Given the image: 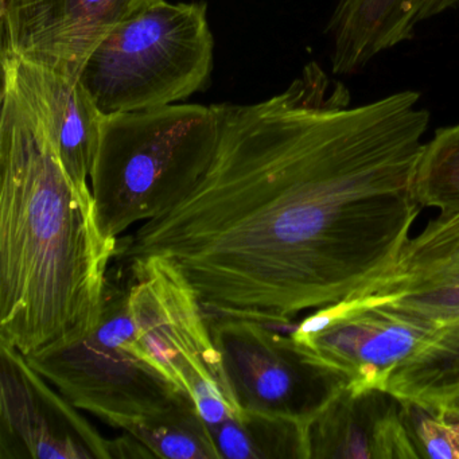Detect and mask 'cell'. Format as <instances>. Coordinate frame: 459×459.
Here are the masks:
<instances>
[{"instance_id": "cell-3", "label": "cell", "mask_w": 459, "mask_h": 459, "mask_svg": "<svg viewBox=\"0 0 459 459\" xmlns=\"http://www.w3.org/2000/svg\"><path fill=\"white\" fill-rule=\"evenodd\" d=\"M219 136L214 106L103 117L91 189L104 235L119 240L184 200L211 168Z\"/></svg>"}, {"instance_id": "cell-17", "label": "cell", "mask_w": 459, "mask_h": 459, "mask_svg": "<svg viewBox=\"0 0 459 459\" xmlns=\"http://www.w3.org/2000/svg\"><path fill=\"white\" fill-rule=\"evenodd\" d=\"M415 195L421 208L439 217L459 212V125L440 128L424 143L415 173Z\"/></svg>"}, {"instance_id": "cell-15", "label": "cell", "mask_w": 459, "mask_h": 459, "mask_svg": "<svg viewBox=\"0 0 459 459\" xmlns=\"http://www.w3.org/2000/svg\"><path fill=\"white\" fill-rule=\"evenodd\" d=\"M399 402L432 412H448L459 403V318L437 327L386 381Z\"/></svg>"}, {"instance_id": "cell-16", "label": "cell", "mask_w": 459, "mask_h": 459, "mask_svg": "<svg viewBox=\"0 0 459 459\" xmlns=\"http://www.w3.org/2000/svg\"><path fill=\"white\" fill-rule=\"evenodd\" d=\"M115 429L133 435L155 458L221 459L208 424L186 392L169 407L120 421Z\"/></svg>"}, {"instance_id": "cell-11", "label": "cell", "mask_w": 459, "mask_h": 459, "mask_svg": "<svg viewBox=\"0 0 459 459\" xmlns=\"http://www.w3.org/2000/svg\"><path fill=\"white\" fill-rule=\"evenodd\" d=\"M4 77L39 119L64 168L82 192L91 189V173L100 139L101 120L80 80H72L23 60L0 58Z\"/></svg>"}, {"instance_id": "cell-7", "label": "cell", "mask_w": 459, "mask_h": 459, "mask_svg": "<svg viewBox=\"0 0 459 459\" xmlns=\"http://www.w3.org/2000/svg\"><path fill=\"white\" fill-rule=\"evenodd\" d=\"M209 330L240 407L294 421L307 429L345 383L284 334L281 327L235 316H209Z\"/></svg>"}, {"instance_id": "cell-10", "label": "cell", "mask_w": 459, "mask_h": 459, "mask_svg": "<svg viewBox=\"0 0 459 459\" xmlns=\"http://www.w3.org/2000/svg\"><path fill=\"white\" fill-rule=\"evenodd\" d=\"M160 0H0V58L79 80L85 61L120 23Z\"/></svg>"}, {"instance_id": "cell-18", "label": "cell", "mask_w": 459, "mask_h": 459, "mask_svg": "<svg viewBox=\"0 0 459 459\" xmlns=\"http://www.w3.org/2000/svg\"><path fill=\"white\" fill-rule=\"evenodd\" d=\"M402 415L419 456L459 459L453 423L442 412H432L411 403H402Z\"/></svg>"}, {"instance_id": "cell-1", "label": "cell", "mask_w": 459, "mask_h": 459, "mask_svg": "<svg viewBox=\"0 0 459 459\" xmlns=\"http://www.w3.org/2000/svg\"><path fill=\"white\" fill-rule=\"evenodd\" d=\"M419 100L402 91L351 106L346 85L310 63L267 100L214 106L211 168L117 241V257H168L209 316L276 327L359 294L399 262L423 209Z\"/></svg>"}, {"instance_id": "cell-4", "label": "cell", "mask_w": 459, "mask_h": 459, "mask_svg": "<svg viewBox=\"0 0 459 459\" xmlns=\"http://www.w3.org/2000/svg\"><path fill=\"white\" fill-rule=\"evenodd\" d=\"M134 330L166 375L184 389L211 429L221 459H252L257 416L238 404L192 284L160 255L126 260Z\"/></svg>"}, {"instance_id": "cell-8", "label": "cell", "mask_w": 459, "mask_h": 459, "mask_svg": "<svg viewBox=\"0 0 459 459\" xmlns=\"http://www.w3.org/2000/svg\"><path fill=\"white\" fill-rule=\"evenodd\" d=\"M429 325L367 298L313 311L290 330L292 340L351 394L385 391L391 373L434 333Z\"/></svg>"}, {"instance_id": "cell-2", "label": "cell", "mask_w": 459, "mask_h": 459, "mask_svg": "<svg viewBox=\"0 0 459 459\" xmlns=\"http://www.w3.org/2000/svg\"><path fill=\"white\" fill-rule=\"evenodd\" d=\"M92 192L64 168L39 119L4 77L0 115V340L25 356L98 324L117 257Z\"/></svg>"}, {"instance_id": "cell-20", "label": "cell", "mask_w": 459, "mask_h": 459, "mask_svg": "<svg viewBox=\"0 0 459 459\" xmlns=\"http://www.w3.org/2000/svg\"><path fill=\"white\" fill-rule=\"evenodd\" d=\"M443 415L447 416V418L450 419L451 423H453L454 429H455L456 432V440H458L459 446V411H455V412L443 413Z\"/></svg>"}, {"instance_id": "cell-6", "label": "cell", "mask_w": 459, "mask_h": 459, "mask_svg": "<svg viewBox=\"0 0 459 459\" xmlns=\"http://www.w3.org/2000/svg\"><path fill=\"white\" fill-rule=\"evenodd\" d=\"M122 276L108 273L98 324L84 337L26 356L69 402L112 427L158 412L185 392L136 338Z\"/></svg>"}, {"instance_id": "cell-5", "label": "cell", "mask_w": 459, "mask_h": 459, "mask_svg": "<svg viewBox=\"0 0 459 459\" xmlns=\"http://www.w3.org/2000/svg\"><path fill=\"white\" fill-rule=\"evenodd\" d=\"M212 65L206 4L160 0L117 26L79 80L107 117L185 100L206 84Z\"/></svg>"}, {"instance_id": "cell-19", "label": "cell", "mask_w": 459, "mask_h": 459, "mask_svg": "<svg viewBox=\"0 0 459 459\" xmlns=\"http://www.w3.org/2000/svg\"><path fill=\"white\" fill-rule=\"evenodd\" d=\"M459 236V212L447 217L431 220L423 230L415 238H411L408 244L426 246L437 241L450 240Z\"/></svg>"}, {"instance_id": "cell-14", "label": "cell", "mask_w": 459, "mask_h": 459, "mask_svg": "<svg viewBox=\"0 0 459 459\" xmlns=\"http://www.w3.org/2000/svg\"><path fill=\"white\" fill-rule=\"evenodd\" d=\"M455 9L459 0H335L329 21L333 74H357L380 53L412 39L424 21Z\"/></svg>"}, {"instance_id": "cell-12", "label": "cell", "mask_w": 459, "mask_h": 459, "mask_svg": "<svg viewBox=\"0 0 459 459\" xmlns=\"http://www.w3.org/2000/svg\"><path fill=\"white\" fill-rule=\"evenodd\" d=\"M310 458H420L402 415L385 391L343 389L308 427Z\"/></svg>"}, {"instance_id": "cell-9", "label": "cell", "mask_w": 459, "mask_h": 459, "mask_svg": "<svg viewBox=\"0 0 459 459\" xmlns=\"http://www.w3.org/2000/svg\"><path fill=\"white\" fill-rule=\"evenodd\" d=\"M26 359L0 340V459H120L107 439Z\"/></svg>"}, {"instance_id": "cell-13", "label": "cell", "mask_w": 459, "mask_h": 459, "mask_svg": "<svg viewBox=\"0 0 459 459\" xmlns=\"http://www.w3.org/2000/svg\"><path fill=\"white\" fill-rule=\"evenodd\" d=\"M357 295L432 329L459 318V236L426 246L407 243L396 265Z\"/></svg>"}]
</instances>
